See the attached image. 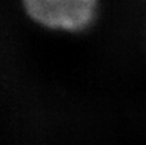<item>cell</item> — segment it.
I'll use <instances>...</instances> for the list:
<instances>
[{"label":"cell","mask_w":146,"mask_h":145,"mask_svg":"<svg viewBox=\"0 0 146 145\" xmlns=\"http://www.w3.org/2000/svg\"><path fill=\"white\" fill-rule=\"evenodd\" d=\"M30 17L53 30L78 31L94 19L98 0H23Z\"/></svg>","instance_id":"1"}]
</instances>
